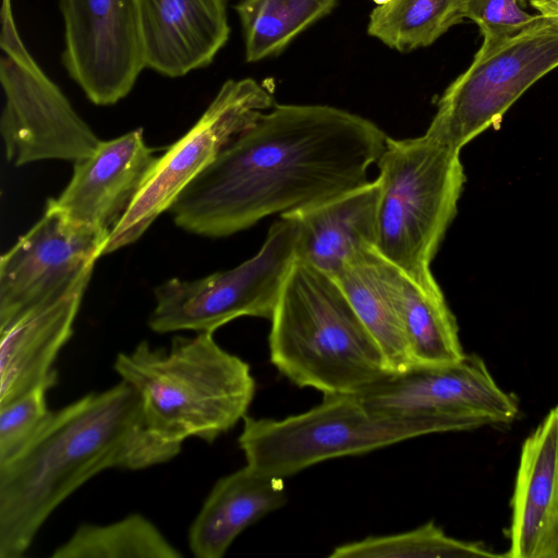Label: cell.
<instances>
[{
	"instance_id": "3",
	"label": "cell",
	"mask_w": 558,
	"mask_h": 558,
	"mask_svg": "<svg viewBox=\"0 0 558 558\" xmlns=\"http://www.w3.org/2000/svg\"><path fill=\"white\" fill-rule=\"evenodd\" d=\"M113 368L137 392L146 427L178 445L214 442L247 415L256 390L248 363L211 332L175 336L166 350L142 341L119 353Z\"/></svg>"
},
{
	"instance_id": "17",
	"label": "cell",
	"mask_w": 558,
	"mask_h": 558,
	"mask_svg": "<svg viewBox=\"0 0 558 558\" xmlns=\"http://www.w3.org/2000/svg\"><path fill=\"white\" fill-rule=\"evenodd\" d=\"M89 280L0 328V405L29 390L57 384L56 360L73 335Z\"/></svg>"
},
{
	"instance_id": "13",
	"label": "cell",
	"mask_w": 558,
	"mask_h": 558,
	"mask_svg": "<svg viewBox=\"0 0 558 558\" xmlns=\"http://www.w3.org/2000/svg\"><path fill=\"white\" fill-rule=\"evenodd\" d=\"M62 64L97 106L126 97L145 69L135 0H60Z\"/></svg>"
},
{
	"instance_id": "12",
	"label": "cell",
	"mask_w": 558,
	"mask_h": 558,
	"mask_svg": "<svg viewBox=\"0 0 558 558\" xmlns=\"http://www.w3.org/2000/svg\"><path fill=\"white\" fill-rule=\"evenodd\" d=\"M357 396L376 412L439 417L457 432L507 425L519 413L517 399L499 387L476 354L389 374Z\"/></svg>"
},
{
	"instance_id": "6",
	"label": "cell",
	"mask_w": 558,
	"mask_h": 558,
	"mask_svg": "<svg viewBox=\"0 0 558 558\" xmlns=\"http://www.w3.org/2000/svg\"><path fill=\"white\" fill-rule=\"evenodd\" d=\"M446 432L457 429L439 417L386 414L357 395H323L316 407L281 420L245 415L238 442L246 465L286 478L329 459Z\"/></svg>"
},
{
	"instance_id": "8",
	"label": "cell",
	"mask_w": 558,
	"mask_h": 558,
	"mask_svg": "<svg viewBox=\"0 0 558 558\" xmlns=\"http://www.w3.org/2000/svg\"><path fill=\"white\" fill-rule=\"evenodd\" d=\"M558 68V22L535 23L475 53L444 92L425 134L461 150L504 114L536 81Z\"/></svg>"
},
{
	"instance_id": "5",
	"label": "cell",
	"mask_w": 558,
	"mask_h": 558,
	"mask_svg": "<svg viewBox=\"0 0 558 558\" xmlns=\"http://www.w3.org/2000/svg\"><path fill=\"white\" fill-rule=\"evenodd\" d=\"M376 165L381 186L377 250L416 286H439L430 265L465 183L460 150L426 134L387 136Z\"/></svg>"
},
{
	"instance_id": "9",
	"label": "cell",
	"mask_w": 558,
	"mask_h": 558,
	"mask_svg": "<svg viewBox=\"0 0 558 558\" xmlns=\"http://www.w3.org/2000/svg\"><path fill=\"white\" fill-rule=\"evenodd\" d=\"M0 47L4 93L0 133L8 162L16 167L52 159L76 162L90 156L101 140L24 45L11 0L2 2Z\"/></svg>"
},
{
	"instance_id": "11",
	"label": "cell",
	"mask_w": 558,
	"mask_h": 558,
	"mask_svg": "<svg viewBox=\"0 0 558 558\" xmlns=\"http://www.w3.org/2000/svg\"><path fill=\"white\" fill-rule=\"evenodd\" d=\"M109 234L47 203L40 219L0 258V328L90 280Z\"/></svg>"
},
{
	"instance_id": "19",
	"label": "cell",
	"mask_w": 558,
	"mask_h": 558,
	"mask_svg": "<svg viewBox=\"0 0 558 558\" xmlns=\"http://www.w3.org/2000/svg\"><path fill=\"white\" fill-rule=\"evenodd\" d=\"M333 279L375 339L389 372L413 368L403 318L404 274L371 247L353 256Z\"/></svg>"
},
{
	"instance_id": "4",
	"label": "cell",
	"mask_w": 558,
	"mask_h": 558,
	"mask_svg": "<svg viewBox=\"0 0 558 558\" xmlns=\"http://www.w3.org/2000/svg\"><path fill=\"white\" fill-rule=\"evenodd\" d=\"M270 323V362L298 387L323 395H359L391 374L336 280L299 259Z\"/></svg>"
},
{
	"instance_id": "10",
	"label": "cell",
	"mask_w": 558,
	"mask_h": 558,
	"mask_svg": "<svg viewBox=\"0 0 558 558\" xmlns=\"http://www.w3.org/2000/svg\"><path fill=\"white\" fill-rule=\"evenodd\" d=\"M253 78L228 80L196 123L156 158L135 199L110 231L104 255L136 242L240 133L274 107Z\"/></svg>"
},
{
	"instance_id": "14",
	"label": "cell",
	"mask_w": 558,
	"mask_h": 558,
	"mask_svg": "<svg viewBox=\"0 0 558 558\" xmlns=\"http://www.w3.org/2000/svg\"><path fill=\"white\" fill-rule=\"evenodd\" d=\"M155 161L142 129L101 141L90 156L74 162L65 189L47 203L77 223L111 231L135 199Z\"/></svg>"
},
{
	"instance_id": "20",
	"label": "cell",
	"mask_w": 558,
	"mask_h": 558,
	"mask_svg": "<svg viewBox=\"0 0 558 558\" xmlns=\"http://www.w3.org/2000/svg\"><path fill=\"white\" fill-rule=\"evenodd\" d=\"M284 487V478L248 465L219 478L190 526L191 553L221 558L246 527L286 504Z\"/></svg>"
},
{
	"instance_id": "24",
	"label": "cell",
	"mask_w": 558,
	"mask_h": 558,
	"mask_svg": "<svg viewBox=\"0 0 558 558\" xmlns=\"http://www.w3.org/2000/svg\"><path fill=\"white\" fill-rule=\"evenodd\" d=\"M465 0H390L369 15L367 32L401 52L426 47L464 17Z\"/></svg>"
},
{
	"instance_id": "18",
	"label": "cell",
	"mask_w": 558,
	"mask_h": 558,
	"mask_svg": "<svg viewBox=\"0 0 558 558\" xmlns=\"http://www.w3.org/2000/svg\"><path fill=\"white\" fill-rule=\"evenodd\" d=\"M380 196L376 178L281 214L298 225L296 259L335 278L353 256L377 247Z\"/></svg>"
},
{
	"instance_id": "28",
	"label": "cell",
	"mask_w": 558,
	"mask_h": 558,
	"mask_svg": "<svg viewBox=\"0 0 558 558\" xmlns=\"http://www.w3.org/2000/svg\"><path fill=\"white\" fill-rule=\"evenodd\" d=\"M530 4L542 16L558 22V0H530Z\"/></svg>"
},
{
	"instance_id": "22",
	"label": "cell",
	"mask_w": 558,
	"mask_h": 558,
	"mask_svg": "<svg viewBox=\"0 0 558 558\" xmlns=\"http://www.w3.org/2000/svg\"><path fill=\"white\" fill-rule=\"evenodd\" d=\"M337 0H241L235 5L247 62L279 53L299 34L330 13Z\"/></svg>"
},
{
	"instance_id": "21",
	"label": "cell",
	"mask_w": 558,
	"mask_h": 558,
	"mask_svg": "<svg viewBox=\"0 0 558 558\" xmlns=\"http://www.w3.org/2000/svg\"><path fill=\"white\" fill-rule=\"evenodd\" d=\"M403 318L413 367L446 365L464 357L457 319L439 286L424 289L404 275Z\"/></svg>"
},
{
	"instance_id": "2",
	"label": "cell",
	"mask_w": 558,
	"mask_h": 558,
	"mask_svg": "<svg viewBox=\"0 0 558 558\" xmlns=\"http://www.w3.org/2000/svg\"><path fill=\"white\" fill-rule=\"evenodd\" d=\"M181 449L146 427L141 399L123 380L51 411L32 439L0 463V558L22 557L50 514L97 474L147 469Z\"/></svg>"
},
{
	"instance_id": "7",
	"label": "cell",
	"mask_w": 558,
	"mask_h": 558,
	"mask_svg": "<svg viewBox=\"0 0 558 558\" xmlns=\"http://www.w3.org/2000/svg\"><path fill=\"white\" fill-rule=\"evenodd\" d=\"M298 235L296 222L280 216L259 251L242 264L196 280L171 278L157 286L149 328L157 333H214L243 316L270 320L296 260Z\"/></svg>"
},
{
	"instance_id": "23",
	"label": "cell",
	"mask_w": 558,
	"mask_h": 558,
	"mask_svg": "<svg viewBox=\"0 0 558 558\" xmlns=\"http://www.w3.org/2000/svg\"><path fill=\"white\" fill-rule=\"evenodd\" d=\"M51 557L180 558L182 554L150 520L133 513L109 524H81Z\"/></svg>"
},
{
	"instance_id": "1",
	"label": "cell",
	"mask_w": 558,
	"mask_h": 558,
	"mask_svg": "<svg viewBox=\"0 0 558 558\" xmlns=\"http://www.w3.org/2000/svg\"><path fill=\"white\" fill-rule=\"evenodd\" d=\"M386 138L371 120L337 107L275 104L186 185L169 213L186 232L232 235L367 182Z\"/></svg>"
},
{
	"instance_id": "16",
	"label": "cell",
	"mask_w": 558,
	"mask_h": 558,
	"mask_svg": "<svg viewBox=\"0 0 558 558\" xmlns=\"http://www.w3.org/2000/svg\"><path fill=\"white\" fill-rule=\"evenodd\" d=\"M509 558H558V405L521 449L511 501Z\"/></svg>"
},
{
	"instance_id": "25",
	"label": "cell",
	"mask_w": 558,
	"mask_h": 558,
	"mask_svg": "<svg viewBox=\"0 0 558 558\" xmlns=\"http://www.w3.org/2000/svg\"><path fill=\"white\" fill-rule=\"evenodd\" d=\"M329 558H440V557H505L488 550L481 542L451 537L429 521L414 530L368 536L332 549Z\"/></svg>"
},
{
	"instance_id": "15",
	"label": "cell",
	"mask_w": 558,
	"mask_h": 558,
	"mask_svg": "<svg viewBox=\"0 0 558 558\" xmlns=\"http://www.w3.org/2000/svg\"><path fill=\"white\" fill-rule=\"evenodd\" d=\"M145 69L181 77L209 65L230 36L227 0H135Z\"/></svg>"
},
{
	"instance_id": "26",
	"label": "cell",
	"mask_w": 558,
	"mask_h": 558,
	"mask_svg": "<svg viewBox=\"0 0 558 558\" xmlns=\"http://www.w3.org/2000/svg\"><path fill=\"white\" fill-rule=\"evenodd\" d=\"M46 386L36 387L13 401L0 405V463L20 451L39 430L51 411Z\"/></svg>"
},
{
	"instance_id": "27",
	"label": "cell",
	"mask_w": 558,
	"mask_h": 558,
	"mask_svg": "<svg viewBox=\"0 0 558 558\" xmlns=\"http://www.w3.org/2000/svg\"><path fill=\"white\" fill-rule=\"evenodd\" d=\"M526 0H465L464 17L475 22L485 46L495 45L529 27L542 15L525 11Z\"/></svg>"
},
{
	"instance_id": "29",
	"label": "cell",
	"mask_w": 558,
	"mask_h": 558,
	"mask_svg": "<svg viewBox=\"0 0 558 558\" xmlns=\"http://www.w3.org/2000/svg\"><path fill=\"white\" fill-rule=\"evenodd\" d=\"M377 5H381V4H385L387 2H389L390 0H373Z\"/></svg>"
}]
</instances>
